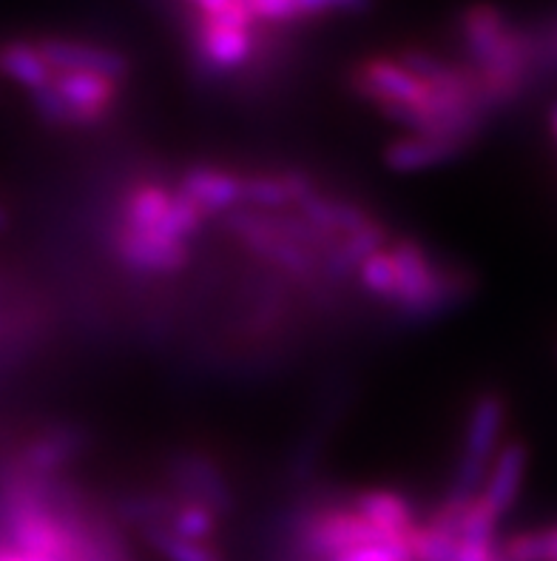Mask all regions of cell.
I'll list each match as a JSON object with an SVG mask.
<instances>
[{"mask_svg": "<svg viewBox=\"0 0 557 561\" xmlns=\"http://www.w3.org/2000/svg\"><path fill=\"white\" fill-rule=\"evenodd\" d=\"M9 226H12V217H9V208L3 206V203H0V234H3V231H7Z\"/></svg>", "mask_w": 557, "mask_h": 561, "instance_id": "cell-26", "label": "cell"}, {"mask_svg": "<svg viewBox=\"0 0 557 561\" xmlns=\"http://www.w3.org/2000/svg\"><path fill=\"white\" fill-rule=\"evenodd\" d=\"M466 146L438 135H402L384 146V165L395 174H416L459 160Z\"/></svg>", "mask_w": 557, "mask_h": 561, "instance_id": "cell-15", "label": "cell"}, {"mask_svg": "<svg viewBox=\"0 0 557 561\" xmlns=\"http://www.w3.org/2000/svg\"><path fill=\"white\" fill-rule=\"evenodd\" d=\"M160 484L171 496L197 502L228 519L236 511V491L228 477L225 465L202 448H179L165 456Z\"/></svg>", "mask_w": 557, "mask_h": 561, "instance_id": "cell-6", "label": "cell"}, {"mask_svg": "<svg viewBox=\"0 0 557 561\" xmlns=\"http://www.w3.org/2000/svg\"><path fill=\"white\" fill-rule=\"evenodd\" d=\"M35 43L55 71H85V75H103L120 83H126L131 71V60L120 49H112L103 43L71 41V37H40Z\"/></svg>", "mask_w": 557, "mask_h": 561, "instance_id": "cell-12", "label": "cell"}, {"mask_svg": "<svg viewBox=\"0 0 557 561\" xmlns=\"http://www.w3.org/2000/svg\"><path fill=\"white\" fill-rule=\"evenodd\" d=\"M501 559V541L461 539L455 561H498Z\"/></svg>", "mask_w": 557, "mask_h": 561, "instance_id": "cell-23", "label": "cell"}, {"mask_svg": "<svg viewBox=\"0 0 557 561\" xmlns=\"http://www.w3.org/2000/svg\"><path fill=\"white\" fill-rule=\"evenodd\" d=\"M51 89L60 94L69 112V126L97 128L120 106L123 83L103 78V75H85V71H55Z\"/></svg>", "mask_w": 557, "mask_h": 561, "instance_id": "cell-9", "label": "cell"}, {"mask_svg": "<svg viewBox=\"0 0 557 561\" xmlns=\"http://www.w3.org/2000/svg\"><path fill=\"white\" fill-rule=\"evenodd\" d=\"M318 180L299 169L245 171V208L268 214H297L304 199L318 192Z\"/></svg>", "mask_w": 557, "mask_h": 561, "instance_id": "cell-11", "label": "cell"}, {"mask_svg": "<svg viewBox=\"0 0 557 561\" xmlns=\"http://www.w3.org/2000/svg\"><path fill=\"white\" fill-rule=\"evenodd\" d=\"M114 220L151 234L174 237L190 245L202 234L211 217L194 199L185 197L177 183L169 185L156 178H137L123 188Z\"/></svg>", "mask_w": 557, "mask_h": 561, "instance_id": "cell-3", "label": "cell"}, {"mask_svg": "<svg viewBox=\"0 0 557 561\" xmlns=\"http://www.w3.org/2000/svg\"><path fill=\"white\" fill-rule=\"evenodd\" d=\"M108 249L123 271L142 279H171L188 271L194 249L165 234H151L114 220L108 228Z\"/></svg>", "mask_w": 557, "mask_h": 561, "instance_id": "cell-8", "label": "cell"}, {"mask_svg": "<svg viewBox=\"0 0 557 561\" xmlns=\"http://www.w3.org/2000/svg\"><path fill=\"white\" fill-rule=\"evenodd\" d=\"M177 188L197 203L211 220L245 208V171L219 163H194L179 174Z\"/></svg>", "mask_w": 557, "mask_h": 561, "instance_id": "cell-10", "label": "cell"}, {"mask_svg": "<svg viewBox=\"0 0 557 561\" xmlns=\"http://www.w3.org/2000/svg\"><path fill=\"white\" fill-rule=\"evenodd\" d=\"M190 9V18H225V14L251 12L245 0H183Z\"/></svg>", "mask_w": 557, "mask_h": 561, "instance_id": "cell-22", "label": "cell"}, {"mask_svg": "<svg viewBox=\"0 0 557 561\" xmlns=\"http://www.w3.org/2000/svg\"><path fill=\"white\" fill-rule=\"evenodd\" d=\"M89 450V434L71 422H55L14 445L0 456V465L35 482H55L69 477V468L83 459Z\"/></svg>", "mask_w": 557, "mask_h": 561, "instance_id": "cell-7", "label": "cell"}, {"mask_svg": "<svg viewBox=\"0 0 557 561\" xmlns=\"http://www.w3.org/2000/svg\"><path fill=\"white\" fill-rule=\"evenodd\" d=\"M549 135H552V142H555V149H557V103L549 108Z\"/></svg>", "mask_w": 557, "mask_h": 561, "instance_id": "cell-25", "label": "cell"}, {"mask_svg": "<svg viewBox=\"0 0 557 561\" xmlns=\"http://www.w3.org/2000/svg\"><path fill=\"white\" fill-rule=\"evenodd\" d=\"M387 254L393 256L398 274V288L387 308L395 320L409 325L441 320L444 313L455 311L473 297V274L464 265L444 260L427 242L395 234L387 242Z\"/></svg>", "mask_w": 557, "mask_h": 561, "instance_id": "cell-1", "label": "cell"}, {"mask_svg": "<svg viewBox=\"0 0 557 561\" xmlns=\"http://www.w3.org/2000/svg\"><path fill=\"white\" fill-rule=\"evenodd\" d=\"M498 561H509V559H503V553H501V559H498Z\"/></svg>", "mask_w": 557, "mask_h": 561, "instance_id": "cell-27", "label": "cell"}, {"mask_svg": "<svg viewBox=\"0 0 557 561\" xmlns=\"http://www.w3.org/2000/svg\"><path fill=\"white\" fill-rule=\"evenodd\" d=\"M333 561H413L407 545H370V548L347 550Z\"/></svg>", "mask_w": 557, "mask_h": 561, "instance_id": "cell-20", "label": "cell"}, {"mask_svg": "<svg viewBox=\"0 0 557 561\" xmlns=\"http://www.w3.org/2000/svg\"><path fill=\"white\" fill-rule=\"evenodd\" d=\"M265 28L254 14H225V18H190L188 46L194 69L202 78L219 80L254 64L265 49Z\"/></svg>", "mask_w": 557, "mask_h": 561, "instance_id": "cell-4", "label": "cell"}, {"mask_svg": "<svg viewBox=\"0 0 557 561\" xmlns=\"http://www.w3.org/2000/svg\"><path fill=\"white\" fill-rule=\"evenodd\" d=\"M541 49H544V60H555L557 64V26L555 32H549V35L541 41Z\"/></svg>", "mask_w": 557, "mask_h": 561, "instance_id": "cell-24", "label": "cell"}, {"mask_svg": "<svg viewBox=\"0 0 557 561\" xmlns=\"http://www.w3.org/2000/svg\"><path fill=\"white\" fill-rule=\"evenodd\" d=\"M350 92L364 100L384 121L407 135H423L432 126V89L404 69L393 55L364 57L350 69Z\"/></svg>", "mask_w": 557, "mask_h": 561, "instance_id": "cell-2", "label": "cell"}, {"mask_svg": "<svg viewBox=\"0 0 557 561\" xmlns=\"http://www.w3.org/2000/svg\"><path fill=\"white\" fill-rule=\"evenodd\" d=\"M526 468H530V448H526V442L518 439V436L503 439L501 450L495 454L492 468L487 473L484 491H480V496L487 499V505L492 507L498 519H503L515 507L518 496L523 491Z\"/></svg>", "mask_w": 557, "mask_h": 561, "instance_id": "cell-14", "label": "cell"}, {"mask_svg": "<svg viewBox=\"0 0 557 561\" xmlns=\"http://www.w3.org/2000/svg\"><path fill=\"white\" fill-rule=\"evenodd\" d=\"M501 553L509 561H557V522L541 530H523L501 541Z\"/></svg>", "mask_w": 557, "mask_h": 561, "instance_id": "cell-18", "label": "cell"}, {"mask_svg": "<svg viewBox=\"0 0 557 561\" xmlns=\"http://www.w3.org/2000/svg\"><path fill=\"white\" fill-rule=\"evenodd\" d=\"M503 427H507V399H503V393H478L473 405H469V413H466L461 454L455 459V468H452L446 496L469 502V499L484 491L495 454L503 445Z\"/></svg>", "mask_w": 557, "mask_h": 561, "instance_id": "cell-5", "label": "cell"}, {"mask_svg": "<svg viewBox=\"0 0 557 561\" xmlns=\"http://www.w3.org/2000/svg\"><path fill=\"white\" fill-rule=\"evenodd\" d=\"M350 505L359 516L370 522V525L384 534L387 539H393L395 545H407L409 548V536L418 527V513L413 507L404 493L393 491V488H368V491L356 493L350 499Z\"/></svg>", "mask_w": 557, "mask_h": 561, "instance_id": "cell-13", "label": "cell"}, {"mask_svg": "<svg viewBox=\"0 0 557 561\" xmlns=\"http://www.w3.org/2000/svg\"><path fill=\"white\" fill-rule=\"evenodd\" d=\"M0 75H7L12 83L26 89V94H35L46 85H51L55 69L46 64L37 43L32 41H7L0 43Z\"/></svg>", "mask_w": 557, "mask_h": 561, "instance_id": "cell-16", "label": "cell"}, {"mask_svg": "<svg viewBox=\"0 0 557 561\" xmlns=\"http://www.w3.org/2000/svg\"><path fill=\"white\" fill-rule=\"evenodd\" d=\"M302 3L304 21L318 18V14H353L368 12L373 0H299Z\"/></svg>", "mask_w": 557, "mask_h": 561, "instance_id": "cell-21", "label": "cell"}, {"mask_svg": "<svg viewBox=\"0 0 557 561\" xmlns=\"http://www.w3.org/2000/svg\"><path fill=\"white\" fill-rule=\"evenodd\" d=\"M142 539L149 541L151 548L163 556L165 561H222V553L217 550V545L179 539L171 530H151Z\"/></svg>", "mask_w": 557, "mask_h": 561, "instance_id": "cell-19", "label": "cell"}, {"mask_svg": "<svg viewBox=\"0 0 557 561\" xmlns=\"http://www.w3.org/2000/svg\"><path fill=\"white\" fill-rule=\"evenodd\" d=\"M219 519L217 513L208 511V507L197 505V502H185V499L174 496V511H171L169 530L179 539L188 541H205V545H213L219 534Z\"/></svg>", "mask_w": 557, "mask_h": 561, "instance_id": "cell-17", "label": "cell"}]
</instances>
